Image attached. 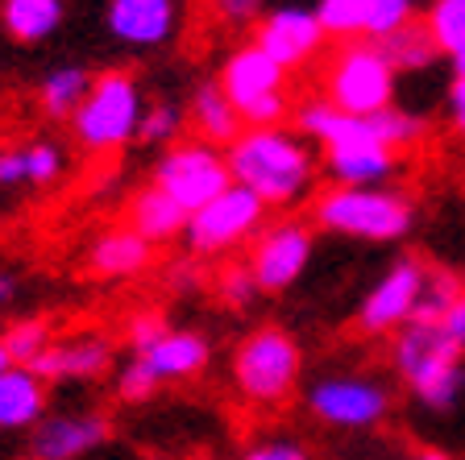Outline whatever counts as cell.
Masks as SVG:
<instances>
[{"label": "cell", "mask_w": 465, "mask_h": 460, "mask_svg": "<svg viewBox=\"0 0 465 460\" xmlns=\"http://www.w3.org/2000/svg\"><path fill=\"white\" fill-rule=\"evenodd\" d=\"M424 29L432 38L436 54L465 58V0H432L424 9Z\"/></svg>", "instance_id": "cell-28"}, {"label": "cell", "mask_w": 465, "mask_h": 460, "mask_svg": "<svg viewBox=\"0 0 465 460\" xmlns=\"http://www.w3.org/2000/svg\"><path fill=\"white\" fill-rule=\"evenodd\" d=\"M166 287H171L174 295H200L203 290V261H195V258L171 261V269H166Z\"/></svg>", "instance_id": "cell-39"}, {"label": "cell", "mask_w": 465, "mask_h": 460, "mask_svg": "<svg viewBox=\"0 0 465 460\" xmlns=\"http://www.w3.org/2000/svg\"><path fill=\"white\" fill-rule=\"evenodd\" d=\"M150 266H154V245L142 240L134 229H125V224L96 232L84 250V274L87 279H96V282L142 279Z\"/></svg>", "instance_id": "cell-17"}, {"label": "cell", "mask_w": 465, "mask_h": 460, "mask_svg": "<svg viewBox=\"0 0 465 460\" xmlns=\"http://www.w3.org/2000/svg\"><path fill=\"white\" fill-rule=\"evenodd\" d=\"M411 460H453V456L440 448H420V452H411Z\"/></svg>", "instance_id": "cell-44"}, {"label": "cell", "mask_w": 465, "mask_h": 460, "mask_svg": "<svg viewBox=\"0 0 465 460\" xmlns=\"http://www.w3.org/2000/svg\"><path fill=\"white\" fill-rule=\"evenodd\" d=\"M183 116H187V129H192L195 142H208V145H216V150L232 145L237 133H242V116H237V108L229 104V96L216 87V79L195 83Z\"/></svg>", "instance_id": "cell-22"}, {"label": "cell", "mask_w": 465, "mask_h": 460, "mask_svg": "<svg viewBox=\"0 0 465 460\" xmlns=\"http://www.w3.org/2000/svg\"><path fill=\"white\" fill-rule=\"evenodd\" d=\"M461 290H465V269H461Z\"/></svg>", "instance_id": "cell-48"}, {"label": "cell", "mask_w": 465, "mask_h": 460, "mask_svg": "<svg viewBox=\"0 0 465 460\" xmlns=\"http://www.w3.org/2000/svg\"><path fill=\"white\" fill-rule=\"evenodd\" d=\"M271 220V211L262 208L245 187H224L216 200H208L203 208H195L183 224V250L195 261H221L229 253L245 250L258 229Z\"/></svg>", "instance_id": "cell-9"}, {"label": "cell", "mask_w": 465, "mask_h": 460, "mask_svg": "<svg viewBox=\"0 0 465 460\" xmlns=\"http://www.w3.org/2000/svg\"><path fill=\"white\" fill-rule=\"evenodd\" d=\"M158 377L145 369L142 357H125V361L113 369V398L121 406H142L150 403V398H158Z\"/></svg>", "instance_id": "cell-34"}, {"label": "cell", "mask_w": 465, "mask_h": 460, "mask_svg": "<svg viewBox=\"0 0 465 460\" xmlns=\"http://www.w3.org/2000/svg\"><path fill=\"white\" fill-rule=\"evenodd\" d=\"M216 87H221L229 104L242 116V129H274L291 125V75L262 54L253 42L232 46L224 54L221 71H216Z\"/></svg>", "instance_id": "cell-7"}, {"label": "cell", "mask_w": 465, "mask_h": 460, "mask_svg": "<svg viewBox=\"0 0 465 460\" xmlns=\"http://www.w3.org/2000/svg\"><path fill=\"white\" fill-rule=\"evenodd\" d=\"M46 386H87L100 377H113L116 369V336L100 332V328H84V332L54 336L50 348L29 365Z\"/></svg>", "instance_id": "cell-14"}, {"label": "cell", "mask_w": 465, "mask_h": 460, "mask_svg": "<svg viewBox=\"0 0 465 460\" xmlns=\"http://www.w3.org/2000/svg\"><path fill=\"white\" fill-rule=\"evenodd\" d=\"M312 253H316V229H312V220L282 211V216H271L258 229V237L250 240L245 266H250L262 295H287L308 274Z\"/></svg>", "instance_id": "cell-10"}, {"label": "cell", "mask_w": 465, "mask_h": 460, "mask_svg": "<svg viewBox=\"0 0 465 460\" xmlns=\"http://www.w3.org/2000/svg\"><path fill=\"white\" fill-rule=\"evenodd\" d=\"M320 171L329 174V187H387L403 171V153L378 142H358L320 153Z\"/></svg>", "instance_id": "cell-18"}, {"label": "cell", "mask_w": 465, "mask_h": 460, "mask_svg": "<svg viewBox=\"0 0 465 460\" xmlns=\"http://www.w3.org/2000/svg\"><path fill=\"white\" fill-rule=\"evenodd\" d=\"M25 187V153L21 145H0V191Z\"/></svg>", "instance_id": "cell-40"}, {"label": "cell", "mask_w": 465, "mask_h": 460, "mask_svg": "<svg viewBox=\"0 0 465 460\" xmlns=\"http://www.w3.org/2000/svg\"><path fill=\"white\" fill-rule=\"evenodd\" d=\"M366 121H370V137L378 145H387V150L403 153V158H407V150H416L420 142H428V121L420 113H407V108L391 104L382 113L366 116Z\"/></svg>", "instance_id": "cell-26"}, {"label": "cell", "mask_w": 465, "mask_h": 460, "mask_svg": "<svg viewBox=\"0 0 465 460\" xmlns=\"http://www.w3.org/2000/svg\"><path fill=\"white\" fill-rule=\"evenodd\" d=\"M461 295H465V290H461V274H457V269L428 266L424 290H420V307H416V319H440Z\"/></svg>", "instance_id": "cell-32"}, {"label": "cell", "mask_w": 465, "mask_h": 460, "mask_svg": "<svg viewBox=\"0 0 465 460\" xmlns=\"http://www.w3.org/2000/svg\"><path fill=\"white\" fill-rule=\"evenodd\" d=\"M453 75H465V58H453Z\"/></svg>", "instance_id": "cell-46"}, {"label": "cell", "mask_w": 465, "mask_h": 460, "mask_svg": "<svg viewBox=\"0 0 465 460\" xmlns=\"http://www.w3.org/2000/svg\"><path fill=\"white\" fill-rule=\"evenodd\" d=\"M187 460H221V456H213V452H195V456H187Z\"/></svg>", "instance_id": "cell-47"}, {"label": "cell", "mask_w": 465, "mask_h": 460, "mask_svg": "<svg viewBox=\"0 0 465 460\" xmlns=\"http://www.w3.org/2000/svg\"><path fill=\"white\" fill-rule=\"evenodd\" d=\"M9 365H13V361H9V353H5V345H0V374H5Z\"/></svg>", "instance_id": "cell-45"}, {"label": "cell", "mask_w": 465, "mask_h": 460, "mask_svg": "<svg viewBox=\"0 0 465 460\" xmlns=\"http://www.w3.org/2000/svg\"><path fill=\"white\" fill-rule=\"evenodd\" d=\"M163 195H171L179 208L192 216L195 208H203L208 200L232 187L229 179V162H224V150L208 142H195V137H179L174 145H166L154 162V179H150Z\"/></svg>", "instance_id": "cell-11"}, {"label": "cell", "mask_w": 465, "mask_h": 460, "mask_svg": "<svg viewBox=\"0 0 465 460\" xmlns=\"http://www.w3.org/2000/svg\"><path fill=\"white\" fill-rule=\"evenodd\" d=\"M129 357H142L145 369L158 377V386H174V382H192L213 365V340L195 332V328H171L145 353H129Z\"/></svg>", "instance_id": "cell-19"}, {"label": "cell", "mask_w": 465, "mask_h": 460, "mask_svg": "<svg viewBox=\"0 0 465 460\" xmlns=\"http://www.w3.org/2000/svg\"><path fill=\"white\" fill-rule=\"evenodd\" d=\"M208 5H213V17L221 25H250L266 9V0H208Z\"/></svg>", "instance_id": "cell-38"}, {"label": "cell", "mask_w": 465, "mask_h": 460, "mask_svg": "<svg viewBox=\"0 0 465 460\" xmlns=\"http://www.w3.org/2000/svg\"><path fill=\"white\" fill-rule=\"evenodd\" d=\"M436 324L445 328V336H449V340H453V345L465 353V295L457 299V303L449 307V311H445L440 319H436Z\"/></svg>", "instance_id": "cell-42"}, {"label": "cell", "mask_w": 465, "mask_h": 460, "mask_svg": "<svg viewBox=\"0 0 465 460\" xmlns=\"http://www.w3.org/2000/svg\"><path fill=\"white\" fill-rule=\"evenodd\" d=\"M229 382L250 411H282L303 382V345L282 324H262L237 340L229 357Z\"/></svg>", "instance_id": "cell-4"}, {"label": "cell", "mask_w": 465, "mask_h": 460, "mask_svg": "<svg viewBox=\"0 0 465 460\" xmlns=\"http://www.w3.org/2000/svg\"><path fill=\"white\" fill-rule=\"evenodd\" d=\"M250 42L271 58V63H279L287 75L312 67V63L329 50V38H324L316 13L303 9V5H279V9L262 13Z\"/></svg>", "instance_id": "cell-13"}, {"label": "cell", "mask_w": 465, "mask_h": 460, "mask_svg": "<svg viewBox=\"0 0 465 460\" xmlns=\"http://www.w3.org/2000/svg\"><path fill=\"white\" fill-rule=\"evenodd\" d=\"M183 133H187V116L174 100H150L142 108V121H137V142L142 145L166 150V145H174Z\"/></svg>", "instance_id": "cell-30"}, {"label": "cell", "mask_w": 465, "mask_h": 460, "mask_svg": "<svg viewBox=\"0 0 465 460\" xmlns=\"http://www.w3.org/2000/svg\"><path fill=\"white\" fill-rule=\"evenodd\" d=\"M171 328L174 324L166 319V311H158V307H137V311L125 316V324H121V345H125L129 353H145V348L154 345V340H163Z\"/></svg>", "instance_id": "cell-35"}, {"label": "cell", "mask_w": 465, "mask_h": 460, "mask_svg": "<svg viewBox=\"0 0 465 460\" xmlns=\"http://www.w3.org/2000/svg\"><path fill=\"white\" fill-rule=\"evenodd\" d=\"M320 96L349 116H374L395 104L399 75L378 42H337L320 67Z\"/></svg>", "instance_id": "cell-6"}, {"label": "cell", "mask_w": 465, "mask_h": 460, "mask_svg": "<svg viewBox=\"0 0 465 460\" xmlns=\"http://www.w3.org/2000/svg\"><path fill=\"white\" fill-rule=\"evenodd\" d=\"M142 83H137L134 71H100L92 75L84 104L71 116V137L84 153L92 158H108V153H121L129 142H137V121H142Z\"/></svg>", "instance_id": "cell-5"}, {"label": "cell", "mask_w": 465, "mask_h": 460, "mask_svg": "<svg viewBox=\"0 0 465 460\" xmlns=\"http://www.w3.org/2000/svg\"><path fill=\"white\" fill-rule=\"evenodd\" d=\"M303 406L337 432H374L395 411V390L378 374H320L303 386Z\"/></svg>", "instance_id": "cell-8"}, {"label": "cell", "mask_w": 465, "mask_h": 460, "mask_svg": "<svg viewBox=\"0 0 465 460\" xmlns=\"http://www.w3.org/2000/svg\"><path fill=\"white\" fill-rule=\"evenodd\" d=\"M424 274L428 261L416 253H403V258L391 261L358 303V316H353L358 336L378 340V336H395L403 324H411L420 307V290H424Z\"/></svg>", "instance_id": "cell-12"}, {"label": "cell", "mask_w": 465, "mask_h": 460, "mask_svg": "<svg viewBox=\"0 0 465 460\" xmlns=\"http://www.w3.org/2000/svg\"><path fill=\"white\" fill-rule=\"evenodd\" d=\"M387 361L424 411L449 415L465 390V353L445 336L436 319H411L387 336Z\"/></svg>", "instance_id": "cell-2"}, {"label": "cell", "mask_w": 465, "mask_h": 460, "mask_svg": "<svg viewBox=\"0 0 465 460\" xmlns=\"http://www.w3.org/2000/svg\"><path fill=\"white\" fill-rule=\"evenodd\" d=\"M25 153V187H54L67 174V150L54 137H34L21 145Z\"/></svg>", "instance_id": "cell-31"}, {"label": "cell", "mask_w": 465, "mask_h": 460, "mask_svg": "<svg viewBox=\"0 0 465 460\" xmlns=\"http://www.w3.org/2000/svg\"><path fill=\"white\" fill-rule=\"evenodd\" d=\"M58 336L54 319L50 316H21L13 319L9 328H5V336H0V345H5V353H9L13 365H34L42 353L50 348V340Z\"/></svg>", "instance_id": "cell-27"}, {"label": "cell", "mask_w": 465, "mask_h": 460, "mask_svg": "<svg viewBox=\"0 0 465 460\" xmlns=\"http://www.w3.org/2000/svg\"><path fill=\"white\" fill-rule=\"evenodd\" d=\"M237 460H312V448L300 440V436H287V432H266L258 440H250Z\"/></svg>", "instance_id": "cell-36"}, {"label": "cell", "mask_w": 465, "mask_h": 460, "mask_svg": "<svg viewBox=\"0 0 465 460\" xmlns=\"http://www.w3.org/2000/svg\"><path fill=\"white\" fill-rule=\"evenodd\" d=\"M382 46V54H387V63L395 67V75H416V71H428L436 63V46L432 38H428L424 21H407L399 34H391V38L378 42Z\"/></svg>", "instance_id": "cell-25"}, {"label": "cell", "mask_w": 465, "mask_h": 460, "mask_svg": "<svg viewBox=\"0 0 465 460\" xmlns=\"http://www.w3.org/2000/svg\"><path fill=\"white\" fill-rule=\"evenodd\" d=\"M17 295H21V279H17V274H13V269H5V266H0V311H5V307H13V303H17Z\"/></svg>", "instance_id": "cell-43"}, {"label": "cell", "mask_w": 465, "mask_h": 460, "mask_svg": "<svg viewBox=\"0 0 465 460\" xmlns=\"http://www.w3.org/2000/svg\"><path fill=\"white\" fill-rule=\"evenodd\" d=\"M67 0H0V29L21 46L50 42L63 29Z\"/></svg>", "instance_id": "cell-23"}, {"label": "cell", "mask_w": 465, "mask_h": 460, "mask_svg": "<svg viewBox=\"0 0 465 460\" xmlns=\"http://www.w3.org/2000/svg\"><path fill=\"white\" fill-rule=\"evenodd\" d=\"M183 224H187V211L179 208V203L171 200V195H163L154 187V182H145V187H137L134 195H129L125 203V229H134L142 240H150V245H174V240H183Z\"/></svg>", "instance_id": "cell-20"}, {"label": "cell", "mask_w": 465, "mask_h": 460, "mask_svg": "<svg viewBox=\"0 0 465 460\" xmlns=\"http://www.w3.org/2000/svg\"><path fill=\"white\" fill-rule=\"evenodd\" d=\"M87 87H92V71L84 67H54L42 75L38 83V108L46 121H54V125H67L71 116H75V108L84 104Z\"/></svg>", "instance_id": "cell-24"}, {"label": "cell", "mask_w": 465, "mask_h": 460, "mask_svg": "<svg viewBox=\"0 0 465 460\" xmlns=\"http://www.w3.org/2000/svg\"><path fill=\"white\" fill-rule=\"evenodd\" d=\"M416 21V0H370V21H366V38L382 42L391 34Z\"/></svg>", "instance_id": "cell-37"}, {"label": "cell", "mask_w": 465, "mask_h": 460, "mask_svg": "<svg viewBox=\"0 0 465 460\" xmlns=\"http://www.w3.org/2000/svg\"><path fill=\"white\" fill-rule=\"evenodd\" d=\"M416 200L399 187H324L308 200V220L316 232L395 245L416 229Z\"/></svg>", "instance_id": "cell-3"}, {"label": "cell", "mask_w": 465, "mask_h": 460, "mask_svg": "<svg viewBox=\"0 0 465 460\" xmlns=\"http://www.w3.org/2000/svg\"><path fill=\"white\" fill-rule=\"evenodd\" d=\"M104 25L129 50H158L179 34V0H108Z\"/></svg>", "instance_id": "cell-16"}, {"label": "cell", "mask_w": 465, "mask_h": 460, "mask_svg": "<svg viewBox=\"0 0 465 460\" xmlns=\"http://www.w3.org/2000/svg\"><path fill=\"white\" fill-rule=\"evenodd\" d=\"M113 440V415L108 411H46L29 427V460H84Z\"/></svg>", "instance_id": "cell-15"}, {"label": "cell", "mask_w": 465, "mask_h": 460, "mask_svg": "<svg viewBox=\"0 0 465 460\" xmlns=\"http://www.w3.org/2000/svg\"><path fill=\"white\" fill-rule=\"evenodd\" d=\"M50 411V386L25 365L0 374V432H29Z\"/></svg>", "instance_id": "cell-21"}, {"label": "cell", "mask_w": 465, "mask_h": 460, "mask_svg": "<svg viewBox=\"0 0 465 460\" xmlns=\"http://www.w3.org/2000/svg\"><path fill=\"white\" fill-rule=\"evenodd\" d=\"M229 179L253 195L266 211H291L316 195L320 153L291 125L242 129L237 142L224 145Z\"/></svg>", "instance_id": "cell-1"}, {"label": "cell", "mask_w": 465, "mask_h": 460, "mask_svg": "<svg viewBox=\"0 0 465 460\" xmlns=\"http://www.w3.org/2000/svg\"><path fill=\"white\" fill-rule=\"evenodd\" d=\"M445 104H449V125H453V133L465 142V75H453Z\"/></svg>", "instance_id": "cell-41"}, {"label": "cell", "mask_w": 465, "mask_h": 460, "mask_svg": "<svg viewBox=\"0 0 465 460\" xmlns=\"http://www.w3.org/2000/svg\"><path fill=\"white\" fill-rule=\"evenodd\" d=\"M316 21L329 42H358L366 38L370 0H316Z\"/></svg>", "instance_id": "cell-29"}, {"label": "cell", "mask_w": 465, "mask_h": 460, "mask_svg": "<svg viewBox=\"0 0 465 460\" xmlns=\"http://www.w3.org/2000/svg\"><path fill=\"white\" fill-rule=\"evenodd\" d=\"M213 295L221 299V307H229V311H250L262 299V290L245 261H221V269H216V279H213Z\"/></svg>", "instance_id": "cell-33"}]
</instances>
